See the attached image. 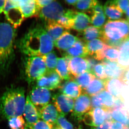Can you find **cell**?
Returning <instances> with one entry per match:
<instances>
[{"mask_svg":"<svg viewBox=\"0 0 129 129\" xmlns=\"http://www.w3.org/2000/svg\"><path fill=\"white\" fill-rule=\"evenodd\" d=\"M91 109L90 96L86 93L82 94L76 99L72 116L77 120H82L84 115Z\"/></svg>","mask_w":129,"mask_h":129,"instance_id":"9","label":"cell"},{"mask_svg":"<svg viewBox=\"0 0 129 129\" xmlns=\"http://www.w3.org/2000/svg\"><path fill=\"white\" fill-rule=\"evenodd\" d=\"M119 49L109 46L104 52L105 59L112 62H118Z\"/></svg>","mask_w":129,"mask_h":129,"instance_id":"37","label":"cell"},{"mask_svg":"<svg viewBox=\"0 0 129 129\" xmlns=\"http://www.w3.org/2000/svg\"><path fill=\"white\" fill-rule=\"evenodd\" d=\"M106 114L105 110L100 108L91 109L84 115L82 120L84 123L91 127L102 124L105 121Z\"/></svg>","mask_w":129,"mask_h":129,"instance_id":"13","label":"cell"},{"mask_svg":"<svg viewBox=\"0 0 129 129\" xmlns=\"http://www.w3.org/2000/svg\"><path fill=\"white\" fill-rule=\"evenodd\" d=\"M125 13L126 16L127 17V20L129 21V6Z\"/></svg>","mask_w":129,"mask_h":129,"instance_id":"53","label":"cell"},{"mask_svg":"<svg viewBox=\"0 0 129 129\" xmlns=\"http://www.w3.org/2000/svg\"><path fill=\"white\" fill-rule=\"evenodd\" d=\"M23 114L26 121L27 126H31L34 124L40 118L38 110L32 103L28 95L26 99Z\"/></svg>","mask_w":129,"mask_h":129,"instance_id":"18","label":"cell"},{"mask_svg":"<svg viewBox=\"0 0 129 129\" xmlns=\"http://www.w3.org/2000/svg\"><path fill=\"white\" fill-rule=\"evenodd\" d=\"M14 1L21 9L24 18H29L36 16L37 12V9L35 1Z\"/></svg>","mask_w":129,"mask_h":129,"instance_id":"21","label":"cell"},{"mask_svg":"<svg viewBox=\"0 0 129 129\" xmlns=\"http://www.w3.org/2000/svg\"><path fill=\"white\" fill-rule=\"evenodd\" d=\"M26 100L23 88L12 87L8 89L0 99V112L3 117L9 119L22 116Z\"/></svg>","mask_w":129,"mask_h":129,"instance_id":"2","label":"cell"},{"mask_svg":"<svg viewBox=\"0 0 129 129\" xmlns=\"http://www.w3.org/2000/svg\"><path fill=\"white\" fill-rule=\"evenodd\" d=\"M53 1H53L52 0H37V1H35L36 5H37V12L40 9H42L44 6H46L49 4H50Z\"/></svg>","mask_w":129,"mask_h":129,"instance_id":"47","label":"cell"},{"mask_svg":"<svg viewBox=\"0 0 129 129\" xmlns=\"http://www.w3.org/2000/svg\"></svg>","mask_w":129,"mask_h":129,"instance_id":"58","label":"cell"},{"mask_svg":"<svg viewBox=\"0 0 129 129\" xmlns=\"http://www.w3.org/2000/svg\"><path fill=\"white\" fill-rule=\"evenodd\" d=\"M54 46L45 28L40 26L30 29L18 44L20 51L28 56H42L52 51Z\"/></svg>","mask_w":129,"mask_h":129,"instance_id":"1","label":"cell"},{"mask_svg":"<svg viewBox=\"0 0 129 129\" xmlns=\"http://www.w3.org/2000/svg\"><path fill=\"white\" fill-rule=\"evenodd\" d=\"M32 103L38 111L49 103L51 98V93L47 89L35 86L28 95Z\"/></svg>","mask_w":129,"mask_h":129,"instance_id":"8","label":"cell"},{"mask_svg":"<svg viewBox=\"0 0 129 129\" xmlns=\"http://www.w3.org/2000/svg\"><path fill=\"white\" fill-rule=\"evenodd\" d=\"M26 127L30 129H51L53 127L48 123L41 120H39L32 125H26Z\"/></svg>","mask_w":129,"mask_h":129,"instance_id":"41","label":"cell"},{"mask_svg":"<svg viewBox=\"0 0 129 129\" xmlns=\"http://www.w3.org/2000/svg\"><path fill=\"white\" fill-rule=\"evenodd\" d=\"M52 100L60 115L64 116L73 111L74 102L71 98L61 93H58L53 96Z\"/></svg>","mask_w":129,"mask_h":129,"instance_id":"10","label":"cell"},{"mask_svg":"<svg viewBox=\"0 0 129 129\" xmlns=\"http://www.w3.org/2000/svg\"><path fill=\"white\" fill-rule=\"evenodd\" d=\"M91 109L100 108L104 109L103 105H102L100 98L97 94L91 96Z\"/></svg>","mask_w":129,"mask_h":129,"instance_id":"43","label":"cell"},{"mask_svg":"<svg viewBox=\"0 0 129 129\" xmlns=\"http://www.w3.org/2000/svg\"><path fill=\"white\" fill-rule=\"evenodd\" d=\"M125 127L123 124L114 121L111 123L110 129H124Z\"/></svg>","mask_w":129,"mask_h":129,"instance_id":"50","label":"cell"},{"mask_svg":"<svg viewBox=\"0 0 129 129\" xmlns=\"http://www.w3.org/2000/svg\"><path fill=\"white\" fill-rule=\"evenodd\" d=\"M90 23V18L84 12H76L74 16L73 29L82 33L89 26Z\"/></svg>","mask_w":129,"mask_h":129,"instance_id":"24","label":"cell"},{"mask_svg":"<svg viewBox=\"0 0 129 129\" xmlns=\"http://www.w3.org/2000/svg\"><path fill=\"white\" fill-rule=\"evenodd\" d=\"M106 20V16L105 14H93L90 18V23L97 28H102Z\"/></svg>","mask_w":129,"mask_h":129,"instance_id":"38","label":"cell"},{"mask_svg":"<svg viewBox=\"0 0 129 129\" xmlns=\"http://www.w3.org/2000/svg\"><path fill=\"white\" fill-rule=\"evenodd\" d=\"M61 93L71 98L76 99L82 94V89L74 80L66 81L59 87Z\"/></svg>","mask_w":129,"mask_h":129,"instance_id":"16","label":"cell"},{"mask_svg":"<svg viewBox=\"0 0 129 129\" xmlns=\"http://www.w3.org/2000/svg\"><path fill=\"white\" fill-rule=\"evenodd\" d=\"M51 129H60V128H58V127H57L56 125L53 126Z\"/></svg>","mask_w":129,"mask_h":129,"instance_id":"54","label":"cell"},{"mask_svg":"<svg viewBox=\"0 0 129 129\" xmlns=\"http://www.w3.org/2000/svg\"><path fill=\"white\" fill-rule=\"evenodd\" d=\"M86 59L88 63V70L87 72L92 74L94 67L98 63H99L98 61L91 56H87L86 57Z\"/></svg>","mask_w":129,"mask_h":129,"instance_id":"44","label":"cell"},{"mask_svg":"<svg viewBox=\"0 0 129 129\" xmlns=\"http://www.w3.org/2000/svg\"><path fill=\"white\" fill-rule=\"evenodd\" d=\"M97 95L99 96L103 105L104 110L105 111H112L115 98L108 91L105 90H104Z\"/></svg>","mask_w":129,"mask_h":129,"instance_id":"32","label":"cell"},{"mask_svg":"<svg viewBox=\"0 0 129 129\" xmlns=\"http://www.w3.org/2000/svg\"><path fill=\"white\" fill-rule=\"evenodd\" d=\"M4 12L6 19L15 28L21 25L25 18L14 0L6 1Z\"/></svg>","mask_w":129,"mask_h":129,"instance_id":"7","label":"cell"},{"mask_svg":"<svg viewBox=\"0 0 129 129\" xmlns=\"http://www.w3.org/2000/svg\"><path fill=\"white\" fill-rule=\"evenodd\" d=\"M92 74L95 77L100 79H108L105 72V66L102 62L99 63L94 67Z\"/></svg>","mask_w":129,"mask_h":129,"instance_id":"39","label":"cell"},{"mask_svg":"<svg viewBox=\"0 0 129 129\" xmlns=\"http://www.w3.org/2000/svg\"><path fill=\"white\" fill-rule=\"evenodd\" d=\"M47 72L46 66L41 56H28L25 63V74L28 83L34 82Z\"/></svg>","mask_w":129,"mask_h":129,"instance_id":"5","label":"cell"},{"mask_svg":"<svg viewBox=\"0 0 129 129\" xmlns=\"http://www.w3.org/2000/svg\"><path fill=\"white\" fill-rule=\"evenodd\" d=\"M111 122L105 121L102 124L96 127H92L91 129H110L111 127Z\"/></svg>","mask_w":129,"mask_h":129,"instance_id":"49","label":"cell"},{"mask_svg":"<svg viewBox=\"0 0 129 129\" xmlns=\"http://www.w3.org/2000/svg\"><path fill=\"white\" fill-rule=\"evenodd\" d=\"M77 1H77V0H66V1H65V2L68 5L74 6Z\"/></svg>","mask_w":129,"mask_h":129,"instance_id":"52","label":"cell"},{"mask_svg":"<svg viewBox=\"0 0 129 129\" xmlns=\"http://www.w3.org/2000/svg\"><path fill=\"white\" fill-rule=\"evenodd\" d=\"M56 125L60 129H73L74 126L67 120L64 116L59 115L56 120Z\"/></svg>","mask_w":129,"mask_h":129,"instance_id":"40","label":"cell"},{"mask_svg":"<svg viewBox=\"0 0 129 129\" xmlns=\"http://www.w3.org/2000/svg\"><path fill=\"white\" fill-rule=\"evenodd\" d=\"M123 107H124V102H123V99L121 97L116 98L114 99V102L112 110L118 109H123Z\"/></svg>","mask_w":129,"mask_h":129,"instance_id":"46","label":"cell"},{"mask_svg":"<svg viewBox=\"0 0 129 129\" xmlns=\"http://www.w3.org/2000/svg\"><path fill=\"white\" fill-rule=\"evenodd\" d=\"M68 64L70 72L73 79L87 71V61L84 58H69Z\"/></svg>","mask_w":129,"mask_h":129,"instance_id":"14","label":"cell"},{"mask_svg":"<svg viewBox=\"0 0 129 129\" xmlns=\"http://www.w3.org/2000/svg\"><path fill=\"white\" fill-rule=\"evenodd\" d=\"M102 62L105 66L107 79H117L120 80L124 67L119 64L118 62H112L106 59Z\"/></svg>","mask_w":129,"mask_h":129,"instance_id":"19","label":"cell"},{"mask_svg":"<svg viewBox=\"0 0 129 129\" xmlns=\"http://www.w3.org/2000/svg\"><path fill=\"white\" fill-rule=\"evenodd\" d=\"M25 129H30V128H28V127H26V128H25Z\"/></svg>","mask_w":129,"mask_h":129,"instance_id":"56","label":"cell"},{"mask_svg":"<svg viewBox=\"0 0 129 129\" xmlns=\"http://www.w3.org/2000/svg\"><path fill=\"white\" fill-rule=\"evenodd\" d=\"M42 57L46 66L47 72L55 71L58 58L55 52L51 51Z\"/></svg>","mask_w":129,"mask_h":129,"instance_id":"34","label":"cell"},{"mask_svg":"<svg viewBox=\"0 0 129 129\" xmlns=\"http://www.w3.org/2000/svg\"><path fill=\"white\" fill-rule=\"evenodd\" d=\"M124 129H129V128H127V127H125Z\"/></svg>","mask_w":129,"mask_h":129,"instance_id":"57","label":"cell"},{"mask_svg":"<svg viewBox=\"0 0 129 129\" xmlns=\"http://www.w3.org/2000/svg\"><path fill=\"white\" fill-rule=\"evenodd\" d=\"M78 39L69 32L65 31L54 44L58 49L63 53L72 47Z\"/></svg>","mask_w":129,"mask_h":129,"instance_id":"20","label":"cell"},{"mask_svg":"<svg viewBox=\"0 0 129 129\" xmlns=\"http://www.w3.org/2000/svg\"><path fill=\"white\" fill-rule=\"evenodd\" d=\"M105 15L112 21L119 20L122 18L123 12L115 4L114 1H107L103 6Z\"/></svg>","mask_w":129,"mask_h":129,"instance_id":"22","label":"cell"},{"mask_svg":"<svg viewBox=\"0 0 129 129\" xmlns=\"http://www.w3.org/2000/svg\"><path fill=\"white\" fill-rule=\"evenodd\" d=\"M63 57L86 58L88 56L86 43L82 39L78 38L77 42L72 47L63 53Z\"/></svg>","mask_w":129,"mask_h":129,"instance_id":"15","label":"cell"},{"mask_svg":"<svg viewBox=\"0 0 129 129\" xmlns=\"http://www.w3.org/2000/svg\"><path fill=\"white\" fill-rule=\"evenodd\" d=\"M69 58L63 57L58 58L55 72L61 80L65 81L73 79L69 68Z\"/></svg>","mask_w":129,"mask_h":129,"instance_id":"23","label":"cell"},{"mask_svg":"<svg viewBox=\"0 0 129 129\" xmlns=\"http://www.w3.org/2000/svg\"><path fill=\"white\" fill-rule=\"evenodd\" d=\"M118 62L123 67L129 65V39L124 41L119 47Z\"/></svg>","mask_w":129,"mask_h":129,"instance_id":"30","label":"cell"},{"mask_svg":"<svg viewBox=\"0 0 129 129\" xmlns=\"http://www.w3.org/2000/svg\"><path fill=\"white\" fill-rule=\"evenodd\" d=\"M107 79H101L95 77L84 90L89 96H93L99 94L106 89Z\"/></svg>","mask_w":129,"mask_h":129,"instance_id":"25","label":"cell"},{"mask_svg":"<svg viewBox=\"0 0 129 129\" xmlns=\"http://www.w3.org/2000/svg\"><path fill=\"white\" fill-rule=\"evenodd\" d=\"M40 118L52 127L56 124L58 112L53 104L49 103L39 111Z\"/></svg>","mask_w":129,"mask_h":129,"instance_id":"17","label":"cell"},{"mask_svg":"<svg viewBox=\"0 0 129 129\" xmlns=\"http://www.w3.org/2000/svg\"><path fill=\"white\" fill-rule=\"evenodd\" d=\"M8 125L10 129H25L26 124L23 117L19 116L9 119Z\"/></svg>","mask_w":129,"mask_h":129,"instance_id":"36","label":"cell"},{"mask_svg":"<svg viewBox=\"0 0 129 129\" xmlns=\"http://www.w3.org/2000/svg\"><path fill=\"white\" fill-rule=\"evenodd\" d=\"M112 115L114 120L121 123L125 127L129 128V116L126 111L123 109L112 110Z\"/></svg>","mask_w":129,"mask_h":129,"instance_id":"31","label":"cell"},{"mask_svg":"<svg viewBox=\"0 0 129 129\" xmlns=\"http://www.w3.org/2000/svg\"><path fill=\"white\" fill-rule=\"evenodd\" d=\"M120 80L123 84H129V65L124 69Z\"/></svg>","mask_w":129,"mask_h":129,"instance_id":"45","label":"cell"},{"mask_svg":"<svg viewBox=\"0 0 129 129\" xmlns=\"http://www.w3.org/2000/svg\"><path fill=\"white\" fill-rule=\"evenodd\" d=\"M82 39L84 41L87 42L98 38L101 39L102 35V28H97L94 26H89L82 32Z\"/></svg>","mask_w":129,"mask_h":129,"instance_id":"29","label":"cell"},{"mask_svg":"<svg viewBox=\"0 0 129 129\" xmlns=\"http://www.w3.org/2000/svg\"><path fill=\"white\" fill-rule=\"evenodd\" d=\"M102 30L100 39L106 44L119 49L123 42L129 39V21L124 19L108 20Z\"/></svg>","mask_w":129,"mask_h":129,"instance_id":"4","label":"cell"},{"mask_svg":"<svg viewBox=\"0 0 129 129\" xmlns=\"http://www.w3.org/2000/svg\"><path fill=\"white\" fill-rule=\"evenodd\" d=\"M76 12L77 11L71 9L66 10L64 14L57 21V23L64 29L67 30L73 29L74 16Z\"/></svg>","mask_w":129,"mask_h":129,"instance_id":"28","label":"cell"},{"mask_svg":"<svg viewBox=\"0 0 129 129\" xmlns=\"http://www.w3.org/2000/svg\"><path fill=\"white\" fill-rule=\"evenodd\" d=\"M16 28L10 23L0 22V74L9 70L14 58Z\"/></svg>","mask_w":129,"mask_h":129,"instance_id":"3","label":"cell"},{"mask_svg":"<svg viewBox=\"0 0 129 129\" xmlns=\"http://www.w3.org/2000/svg\"><path fill=\"white\" fill-rule=\"evenodd\" d=\"M95 78V76L92 74L86 72L73 79L82 89L85 90Z\"/></svg>","mask_w":129,"mask_h":129,"instance_id":"33","label":"cell"},{"mask_svg":"<svg viewBox=\"0 0 129 129\" xmlns=\"http://www.w3.org/2000/svg\"><path fill=\"white\" fill-rule=\"evenodd\" d=\"M98 2L96 0H79L77 1L74 6L80 11L91 13L93 8Z\"/></svg>","mask_w":129,"mask_h":129,"instance_id":"35","label":"cell"},{"mask_svg":"<svg viewBox=\"0 0 129 129\" xmlns=\"http://www.w3.org/2000/svg\"><path fill=\"white\" fill-rule=\"evenodd\" d=\"M77 129H82V127H79V128H77Z\"/></svg>","mask_w":129,"mask_h":129,"instance_id":"55","label":"cell"},{"mask_svg":"<svg viewBox=\"0 0 129 129\" xmlns=\"http://www.w3.org/2000/svg\"><path fill=\"white\" fill-rule=\"evenodd\" d=\"M123 83L117 79H107L106 89L115 98H120Z\"/></svg>","mask_w":129,"mask_h":129,"instance_id":"27","label":"cell"},{"mask_svg":"<svg viewBox=\"0 0 129 129\" xmlns=\"http://www.w3.org/2000/svg\"><path fill=\"white\" fill-rule=\"evenodd\" d=\"M61 79L55 71L46 72L37 80V86L54 90L61 85Z\"/></svg>","mask_w":129,"mask_h":129,"instance_id":"11","label":"cell"},{"mask_svg":"<svg viewBox=\"0 0 129 129\" xmlns=\"http://www.w3.org/2000/svg\"><path fill=\"white\" fill-rule=\"evenodd\" d=\"M92 14H105L104 11L103 6L102 4L98 2V4L93 8L91 10Z\"/></svg>","mask_w":129,"mask_h":129,"instance_id":"48","label":"cell"},{"mask_svg":"<svg viewBox=\"0 0 129 129\" xmlns=\"http://www.w3.org/2000/svg\"><path fill=\"white\" fill-rule=\"evenodd\" d=\"M115 4L123 13H126L129 6V0L114 1Z\"/></svg>","mask_w":129,"mask_h":129,"instance_id":"42","label":"cell"},{"mask_svg":"<svg viewBox=\"0 0 129 129\" xmlns=\"http://www.w3.org/2000/svg\"><path fill=\"white\" fill-rule=\"evenodd\" d=\"M65 10L61 4L53 1L50 4L44 6L38 11L37 16L47 23L57 22L64 13Z\"/></svg>","mask_w":129,"mask_h":129,"instance_id":"6","label":"cell"},{"mask_svg":"<svg viewBox=\"0 0 129 129\" xmlns=\"http://www.w3.org/2000/svg\"><path fill=\"white\" fill-rule=\"evenodd\" d=\"M88 56H91L98 61L105 59L104 52L108 45L100 39L86 42Z\"/></svg>","mask_w":129,"mask_h":129,"instance_id":"12","label":"cell"},{"mask_svg":"<svg viewBox=\"0 0 129 129\" xmlns=\"http://www.w3.org/2000/svg\"><path fill=\"white\" fill-rule=\"evenodd\" d=\"M5 2L4 0H0V14L4 11L5 7Z\"/></svg>","mask_w":129,"mask_h":129,"instance_id":"51","label":"cell"},{"mask_svg":"<svg viewBox=\"0 0 129 129\" xmlns=\"http://www.w3.org/2000/svg\"><path fill=\"white\" fill-rule=\"evenodd\" d=\"M45 29L54 43L65 31L64 29L57 22L47 23Z\"/></svg>","mask_w":129,"mask_h":129,"instance_id":"26","label":"cell"}]
</instances>
